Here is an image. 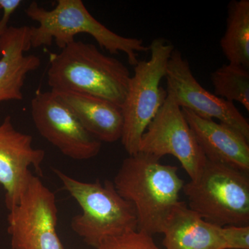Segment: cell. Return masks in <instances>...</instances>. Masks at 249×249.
Listing matches in <instances>:
<instances>
[{
	"mask_svg": "<svg viewBox=\"0 0 249 249\" xmlns=\"http://www.w3.org/2000/svg\"><path fill=\"white\" fill-rule=\"evenodd\" d=\"M112 182L119 194L133 205L138 231L150 235L163 232L185 184L178 167L140 152L124 159Z\"/></svg>",
	"mask_w": 249,
	"mask_h": 249,
	"instance_id": "cell-1",
	"label": "cell"
},
{
	"mask_svg": "<svg viewBox=\"0 0 249 249\" xmlns=\"http://www.w3.org/2000/svg\"><path fill=\"white\" fill-rule=\"evenodd\" d=\"M130 77L122 62L83 41L75 40L49 58L47 80L52 91L91 95L121 107Z\"/></svg>",
	"mask_w": 249,
	"mask_h": 249,
	"instance_id": "cell-2",
	"label": "cell"
},
{
	"mask_svg": "<svg viewBox=\"0 0 249 249\" xmlns=\"http://www.w3.org/2000/svg\"><path fill=\"white\" fill-rule=\"evenodd\" d=\"M25 14L38 24L30 27L33 48L50 46L55 42L62 49L74 42L78 34H86L109 53H125L132 66L138 63L139 53L149 52V47L141 39L119 35L106 27L90 14L81 0H58L52 10L32 1L25 9Z\"/></svg>",
	"mask_w": 249,
	"mask_h": 249,
	"instance_id": "cell-3",
	"label": "cell"
},
{
	"mask_svg": "<svg viewBox=\"0 0 249 249\" xmlns=\"http://www.w3.org/2000/svg\"><path fill=\"white\" fill-rule=\"evenodd\" d=\"M64 189L76 200L82 213L73 217L71 227L93 248L107 237L138 230L133 205L119 194L112 181L85 182L53 169Z\"/></svg>",
	"mask_w": 249,
	"mask_h": 249,
	"instance_id": "cell-4",
	"label": "cell"
},
{
	"mask_svg": "<svg viewBox=\"0 0 249 249\" xmlns=\"http://www.w3.org/2000/svg\"><path fill=\"white\" fill-rule=\"evenodd\" d=\"M188 206L219 227L249 226V173L206 160L199 176L185 183Z\"/></svg>",
	"mask_w": 249,
	"mask_h": 249,
	"instance_id": "cell-5",
	"label": "cell"
},
{
	"mask_svg": "<svg viewBox=\"0 0 249 249\" xmlns=\"http://www.w3.org/2000/svg\"><path fill=\"white\" fill-rule=\"evenodd\" d=\"M174 49L168 40L157 37L149 46L150 59L139 60L134 66L121 107L124 127L121 141L129 156L138 153L142 134L167 97L166 90L160 86V83L165 78Z\"/></svg>",
	"mask_w": 249,
	"mask_h": 249,
	"instance_id": "cell-6",
	"label": "cell"
},
{
	"mask_svg": "<svg viewBox=\"0 0 249 249\" xmlns=\"http://www.w3.org/2000/svg\"><path fill=\"white\" fill-rule=\"evenodd\" d=\"M12 249H65L57 231L58 210L53 192L31 175L17 204L9 210Z\"/></svg>",
	"mask_w": 249,
	"mask_h": 249,
	"instance_id": "cell-7",
	"label": "cell"
},
{
	"mask_svg": "<svg viewBox=\"0 0 249 249\" xmlns=\"http://www.w3.org/2000/svg\"><path fill=\"white\" fill-rule=\"evenodd\" d=\"M139 152L161 159L175 157L191 180L200 175L206 158L175 100L167 93L164 103L139 142Z\"/></svg>",
	"mask_w": 249,
	"mask_h": 249,
	"instance_id": "cell-8",
	"label": "cell"
},
{
	"mask_svg": "<svg viewBox=\"0 0 249 249\" xmlns=\"http://www.w3.org/2000/svg\"><path fill=\"white\" fill-rule=\"evenodd\" d=\"M31 116L39 134L71 160H89L101 142L87 132L71 111L52 91H38L31 100Z\"/></svg>",
	"mask_w": 249,
	"mask_h": 249,
	"instance_id": "cell-9",
	"label": "cell"
},
{
	"mask_svg": "<svg viewBox=\"0 0 249 249\" xmlns=\"http://www.w3.org/2000/svg\"><path fill=\"white\" fill-rule=\"evenodd\" d=\"M167 93L181 108L203 119H218L249 141V124L245 116L229 102L204 89L192 71L189 62L175 49L168 62L165 76Z\"/></svg>",
	"mask_w": 249,
	"mask_h": 249,
	"instance_id": "cell-10",
	"label": "cell"
},
{
	"mask_svg": "<svg viewBox=\"0 0 249 249\" xmlns=\"http://www.w3.org/2000/svg\"><path fill=\"white\" fill-rule=\"evenodd\" d=\"M45 152L35 148L33 138L15 127L10 116L0 124V184L5 191V205L11 210L20 199L30 179L31 168L41 172Z\"/></svg>",
	"mask_w": 249,
	"mask_h": 249,
	"instance_id": "cell-11",
	"label": "cell"
},
{
	"mask_svg": "<svg viewBox=\"0 0 249 249\" xmlns=\"http://www.w3.org/2000/svg\"><path fill=\"white\" fill-rule=\"evenodd\" d=\"M181 109L206 160L249 173V145L245 137L227 124Z\"/></svg>",
	"mask_w": 249,
	"mask_h": 249,
	"instance_id": "cell-12",
	"label": "cell"
},
{
	"mask_svg": "<svg viewBox=\"0 0 249 249\" xmlns=\"http://www.w3.org/2000/svg\"><path fill=\"white\" fill-rule=\"evenodd\" d=\"M31 48L28 26L9 27L0 37V104L23 99L22 88L28 74L41 65L38 56L25 55Z\"/></svg>",
	"mask_w": 249,
	"mask_h": 249,
	"instance_id": "cell-13",
	"label": "cell"
},
{
	"mask_svg": "<svg viewBox=\"0 0 249 249\" xmlns=\"http://www.w3.org/2000/svg\"><path fill=\"white\" fill-rule=\"evenodd\" d=\"M52 91L71 111L93 138L101 142L110 143L121 140L124 117L122 109L119 106L91 95Z\"/></svg>",
	"mask_w": 249,
	"mask_h": 249,
	"instance_id": "cell-14",
	"label": "cell"
},
{
	"mask_svg": "<svg viewBox=\"0 0 249 249\" xmlns=\"http://www.w3.org/2000/svg\"><path fill=\"white\" fill-rule=\"evenodd\" d=\"M162 233L165 249H226L222 227L205 221L184 201L174 208Z\"/></svg>",
	"mask_w": 249,
	"mask_h": 249,
	"instance_id": "cell-15",
	"label": "cell"
},
{
	"mask_svg": "<svg viewBox=\"0 0 249 249\" xmlns=\"http://www.w3.org/2000/svg\"><path fill=\"white\" fill-rule=\"evenodd\" d=\"M220 47L229 63L249 68V1L232 0Z\"/></svg>",
	"mask_w": 249,
	"mask_h": 249,
	"instance_id": "cell-16",
	"label": "cell"
},
{
	"mask_svg": "<svg viewBox=\"0 0 249 249\" xmlns=\"http://www.w3.org/2000/svg\"><path fill=\"white\" fill-rule=\"evenodd\" d=\"M211 79L215 96L249 111V68L229 62L213 72Z\"/></svg>",
	"mask_w": 249,
	"mask_h": 249,
	"instance_id": "cell-17",
	"label": "cell"
},
{
	"mask_svg": "<svg viewBox=\"0 0 249 249\" xmlns=\"http://www.w3.org/2000/svg\"><path fill=\"white\" fill-rule=\"evenodd\" d=\"M152 236L140 231H133L107 237L96 249H160Z\"/></svg>",
	"mask_w": 249,
	"mask_h": 249,
	"instance_id": "cell-18",
	"label": "cell"
},
{
	"mask_svg": "<svg viewBox=\"0 0 249 249\" xmlns=\"http://www.w3.org/2000/svg\"><path fill=\"white\" fill-rule=\"evenodd\" d=\"M226 249H249V226L222 227Z\"/></svg>",
	"mask_w": 249,
	"mask_h": 249,
	"instance_id": "cell-19",
	"label": "cell"
},
{
	"mask_svg": "<svg viewBox=\"0 0 249 249\" xmlns=\"http://www.w3.org/2000/svg\"><path fill=\"white\" fill-rule=\"evenodd\" d=\"M22 2L21 0H0V9L3 10L2 17L0 19V37L9 29L10 18Z\"/></svg>",
	"mask_w": 249,
	"mask_h": 249,
	"instance_id": "cell-20",
	"label": "cell"
},
{
	"mask_svg": "<svg viewBox=\"0 0 249 249\" xmlns=\"http://www.w3.org/2000/svg\"></svg>",
	"mask_w": 249,
	"mask_h": 249,
	"instance_id": "cell-21",
	"label": "cell"
}]
</instances>
